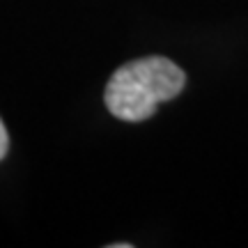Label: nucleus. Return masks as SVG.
<instances>
[{"mask_svg": "<svg viewBox=\"0 0 248 248\" xmlns=\"http://www.w3.org/2000/svg\"><path fill=\"white\" fill-rule=\"evenodd\" d=\"M186 83L184 71L168 58L150 55L124 64L106 85V106L124 122H142L156 113L159 104L175 99Z\"/></svg>", "mask_w": 248, "mask_h": 248, "instance_id": "obj_1", "label": "nucleus"}, {"mask_svg": "<svg viewBox=\"0 0 248 248\" xmlns=\"http://www.w3.org/2000/svg\"><path fill=\"white\" fill-rule=\"evenodd\" d=\"M7 150H9V136H7V129H5L2 120H0V161L5 159Z\"/></svg>", "mask_w": 248, "mask_h": 248, "instance_id": "obj_2", "label": "nucleus"}]
</instances>
